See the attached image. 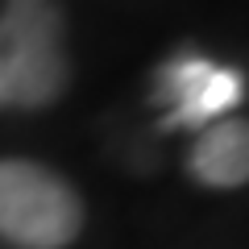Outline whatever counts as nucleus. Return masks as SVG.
I'll list each match as a JSON object with an SVG mask.
<instances>
[{
	"label": "nucleus",
	"instance_id": "1",
	"mask_svg": "<svg viewBox=\"0 0 249 249\" xmlns=\"http://www.w3.org/2000/svg\"><path fill=\"white\" fill-rule=\"evenodd\" d=\"M0 54L9 71V108L34 112L62 100L71 83L67 13L58 0H4Z\"/></svg>",
	"mask_w": 249,
	"mask_h": 249
},
{
	"label": "nucleus",
	"instance_id": "3",
	"mask_svg": "<svg viewBox=\"0 0 249 249\" xmlns=\"http://www.w3.org/2000/svg\"><path fill=\"white\" fill-rule=\"evenodd\" d=\"M154 100L162 104L166 129H204V124L232 116L245 100V75L237 67H220L208 54H175L154 75Z\"/></svg>",
	"mask_w": 249,
	"mask_h": 249
},
{
	"label": "nucleus",
	"instance_id": "4",
	"mask_svg": "<svg viewBox=\"0 0 249 249\" xmlns=\"http://www.w3.org/2000/svg\"><path fill=\"white\" fill-rule=\"evenodd\" d=\"M191 178L212 191H237L249 183V124L245 116H220L204 124L187 154Z\"/></svg>",
	"mask_w": 249,
	"mask_h": 249
},
{
	"label": "nucleus",
	"instance_id": "2",
	"mask_svg": "<svg viewBox=\"0 0 249 249\" xmlns=\"http://www.w3.org/2000/svg\"><path fill=\"white\" fill-rule=\"evenodd\" d=\"M88 208L75 183L34 158H0V241L13 249H71Z\"/></svg>",
	"mask_w": 249,
	"mask_h": 249
},
{
	"label": "nucleus",
	"instance_id": "5",
	"mask_svg": "<svg viewBox=\"0 0 249 249\" xmlns=\"http://www.w3.org/2000/svg\"><path fill=\"white\" fill-rule=\"evenodd\" d=\"M0 108H9V71H4V54H0Z\"/></svg>",
	"mask_w": 249,
	"mask_h": 249
}]
</instances>
